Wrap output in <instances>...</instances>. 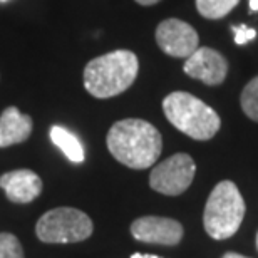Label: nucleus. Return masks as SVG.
Here are the masks:
<instances>
[{
    "mask_svg": "<svg viewBox=\"0 0 258 258\" xmlns=\"http://www.w3.org/2000/svg\"><path fill=\"white\" fill-rule=\"evenodd\" d=\"M136 2H138L139 5H146V7H148V5H154V4H158L159 0H136Z\"/></svg>",
    "mask_w": 258,
    "mask_h": 258,
    "instance_id": "obj_18",
    "label": "nucleus"
},
{
    "mask_svg": "<svg viewBox=\"0 0 258 258\" xmlns=\"http://www.w3.org/2000/svg\"><path fill=\"white\" fill-rule=\"evenodd\" d=\"M109 153L133 169H146L158 161L163 149L161 134L144 119H122L112 124L106 138Z\"/></svg>",
    "mask_w": 258,
    "mask_h": 258,
    "instance_id": "obj_1",
    "label": "nucleus"
},
{
    "mask_svg": "<svg viewBox=\"0 0 258 258\" xmlns=\"http://www.w3.org/2000/svg\"><path fill=\"white\" fill-rule=\"evenodd\" d=\"M250 9L253 12H258V0H250Z\"/></svg>",
    "mask_w": 258,
    "mask_h": 258,
    "instance_id": "obj_20",
    "label": "nucleus"
},
{
    "mask_svg": "<svg viewBox=\"0 0 258 258\" xmlns=\"http://www.w3.org/2000/svg\"><path fill=\"white\" fill-rule=\"evenodd\" d=\"M92 220L76 208H55L44 213L35 225V233L44 243H76L92 235Z\"/></svg>",
    "mask_w": 258,
    "mask_h": 258,
    "instance_id": "obj_5",
    "label": "nucleus"
},
{
    "mask_svg": "<svg viewBox=\"0 0 258 258\" xmlns=\"http://www.w3.org/2000/svg\"><path fill=\"white\" fill-rule=\"evenodd\" d=\"M240 0H196V9L205 19H221L236 7Z\"/></svg>",
    "mask_w": 258,
    "mask_h": 258,
    "instance_id": "obj_13",
    "label": "nucleus"
},
{
    "mask_svg": "<svg viewBox=\"0 0 258 258\" xmlns=\"http://www.w3.org/2000/svg\"><path fill=\"white\" fill-rule=\"evenodd\" d=\"M163 111L174 127L198 141H208L221 126L213 107L189 92L176 91L168 94L163 101Z\"/></svg>",
    "mask_w": 258,
    "mask_h": 258,
    "instance_id": "obj_3",
    "label": "nucleus"
},
{
    "mask_svg": "<svg viewBox=\"0 0 258 258\" xmlns=\"http://www.w3.org/2000/svg\"><path fill=\"white\" fill-rule=\"evenodd\" d=\"M50 141L66 154V158L69 161L72 163L84 161L86 154H84V148H82V143L69 129H66L62 126H52L50 127Z\"/></svg>",
    "mask_w": 258,
    "mask_h": 258,
    "instance_id": "obj_12",
    "label": "nucleus"
},
{
    "mask_svg": "<svg viewBox=\"0 0 258 258\" xmlns=\"http://www.w3.org/2000/svg\"><path fill=\"white\" fill-rule=\"evenodd\" d=\"M131 235L153 245H176L183 238V225L164 216H143L133 221Z\"/></svg>",
    "mask_w": 258,
    "mask_h": 258,
    "instance_id": "obj_8",
    "label": "nucleus"
},
{
    "mask_svg": "<svg viewBox=\"0 0 258 258\" xmlns=\"http://www.w3.org/2000/svg\"><path fill=\"white\" fill-rule=\"evenodd\" d=\"M245 201L233 181H221L213 188L205 206L203 223L211 238L226 240L238 231L245 216Z\"/></svg>",
    "mask_w": 258,
    "mask_h": 258,
    "instance_id": "obj_4",
    "label": "nucleus"
},
{
    "mask_svg": "<svg viewBox=\"0 0 258 258\" xmlns=\"http://www.w3.org/2000/svg\"><path fill=\"white\" fill-rule=\"evenodd\" d=\"M139 60L131 50H112L92 59L84 69V87L97 99L114 97L133 86Z\"/></svg>",
    "mask_w": 258,
    "mask_h": 258,
    "instance_id": "obj_2",
    "label": "nucleus"
},
{
    "mask_svg": "<svg viewBox=\"0 0 258 258\" xmlns=\"http://www.w3.org/2000/svg\"><path fill=\"white\" fill-rule=\"evenodd\" d=\"M241 107H243V112L250 119H253L258 122V76L253 77L248 84L245 86L243 92H241L240 97Z\"/></svg>",
    "mask_w": 258,
    "mask_h": 258,
    "instance_id": "obj_14",
    "label": "nucleus"
},
{
    "mask_svg": "<svg viewBox=\"0 0 258 258\" xmlns=\"http://www.w3.org/2000/svg\"><path fill=\"white\" fill-rule=\"evenodd\" d=\"M0 188L14 203H30L42 193V179L30 169H15L0 176Z\"/></svg>",
    "mask_w": 258,
    "mask_h": 258,
    "instance_id": "obj_10",
    "label": "nucleus"
},
{
    "mask_svg": "<svg viewBox=\"0 0 258 258\" xmlns=\"http://www.w3.org/2000/svg\"><path fill=\"white\" fill-rule=\"evenodd\" d=\"M256 248H258V235H256Z\"/></svg>",
    "mask_w": 258,
    "mask_h": 258,
    "instance_id": "obj_21",
    "label": "nucleus"
},
{
    "mask_svg": "<svg viewBox=\"0 0 258 258\" xmlns=\"http://www.w3.org/2000/svg\"><path fill=\"white\" fill-rule=\"evenodd\" d=\"M223 258H248V256H243V255H238V253H233V251H230V253H225Z\"/></svg>",
    "mask_w": 258,
    "mask_h": 258,
    "instance_id": "obj_19",
    "label": "nucleus"
},
{
    "mask_svg": "<svg viewBox=\"0 0 258 258\" xmlns=\"http://www.w3.org/2000/svg\"><path fill=\"white\" fill-rule=\"evenodd\" d=\"M0 258H24L19 238L12 233H0Z\"/></svg>",
    "mask_w": 258,
    "mask_h": 258,
    "instance_id": "obj_15",
    "label": "nucleus"
},
{
    "mask_svg": "<svg viewBox=\"0 0 258 258\" xmlns=\"http://www.w3.org/2000/svg\"><path fill=\"white\" fill-rule=\"evenodd\" d=\"M32 117L22 114L15 106H9L0 116V148L27 141L32 134Z\"/></svg>",
    "mask_w": 258,
    "mask_h": 258,
    "instance_id": "obj_11",
    "label": "nucleus"
},
{
    "mask_svg": "<svg viewBox=\"0 0 258 258\" xmlns=\"http://www.w3.org/2000/svg\"><path fill=\"white\" fill-rule=\"evenodd\" d=\"M0 2H5V0H0Z\"/></svg>",
    "mask_w": 258,
    "mask_h": 258,
    "instance_id": "obj_22",
    "label": "nucleus"
},
{
    "mask_svg": "<svg viewBox=\"0 0 258 258\" xmlns=\"http://www.w3.org/2000/svg\"><path fill=\"white\" fill-rule=\"evenodd\" d=\"M233 34H235V42L238 45L250 42L251 39L256 37V30H253L251 27H246V25H235Z\"/></svg>",
    "mask_w": 258,
    "mask_h": 258,
    "instance_id": "obj_16",
    "label": "nucleus"
},
{
    "mask_svg": "<svg viewBox=\"0 0 258 258\" xmlns=\"http://www.w3.org/2000/svg\"><path fill=\"white\" fill-rule=\"evenodd\" d=\"M131 258H163V256L149 255V253H134V255H131Z\"/></svg>",
    "mask_w": 258,
    "mask_h": 258,
    "instance_id": "obj_17",
    "label": "nucleus"
},
{
    "mask_svg": "<svg viewBox=\"0 0 258 258\" xmlns=\"http://www.w3.org/2000/svg\"><path fill=\"white\" fill-rule=\"evenodd\" d=\"M183 69L193 79H198L208 86H218L226 79L228 62L218 50L198 47L189 57H186Z\"/></svg>",
    "mask_w": 258,
    "mask_h": 258,
    "instance_id": "obj_9",
    "label": "nucleus"
},
{
    "mask_svg": "<svg viewBox=\"0 0 258 258\" xmlns=\"http://www.w3.org/2000/svg\"><path fill=\"white\" fill-rule=\"evenodd\" d=\"M195 173L196 164L193 158L189 154L178 153L153 168L151 174H149V184L154 191L161 195L178 196L189 188Z\"/></svg>",
    "mask_w": 258,
    "mask_h": 258,
    "instance_id": "obj_6",
    "label": "nucleus"
},
{
    "mask_svg": "<svg viewBox=\"0 0 258 258\" xmlns=\"http://www.w3.org/2000/svg\"><path fill=\"white\" fill-rule=\"evenodd\" d=\"M156 42L171 57H189L198 49V32L179 19H166L156 27Z\"/></svg>",
    "mask_w": 258,
    "mask_h": 258,
    "instance_id": "obj_7",
    "label": "nucleus"
}]
</instances>
